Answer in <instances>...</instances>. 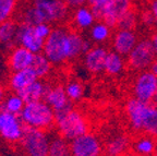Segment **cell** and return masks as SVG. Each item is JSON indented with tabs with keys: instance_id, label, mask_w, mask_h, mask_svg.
<instances>
[{
	"instance_id": "cell-37",
	"label": "cell",
	"mask_w": 157,
	"mask_h": 156,
	"mask_svg": "<svg viewBox=\"0 0 157 156\" xmlns=\"http://www.w3.org/2000/svg\"><path fill=\"white\" fill-rule=\"evenodd\" d=\"M150 39H151V41H152L153 48H154L155 54H156V56H157V31H155V32L152 33Z\"/></svg>"
},
{
	"instance_id": "cell-6",
	"label": "cell",
	"mask_w": 157,
	"mask_h": 156,
	"mask_svg": "<svg viewBox=\"0 0 157 156\" xmlns=\"http://www.w3.org/2000/svg\"><path fill=\"white\" fill-rule=\"evenodd\" d=\"M156 57L151 39L141 38L132 51L127 56V66L136 72L150 70Z\"/></svg>"
},
{
	"instance_id": "cell-12",
	"label": "cell",
	"mask_w": 157,
	"mask_h": 156,
	"mask_svg": "<svg viewBox=\"0 0 157 156\" xmlns=\"http://www.w3.org/2000/svg\"><path fill=\"white\" fill-rule=\"evenodd\" d=\"M139 41V36L134 29H117L113 35V50L127 57Z\"/></svg>"
},
{
	"instance_id": "cell-41",
	"label": "cell",
	"mask_w": 157,
	"mask_h": 156,
	"mask_svg": "<svg viewBox=\"0 0 157 156\" xmlns=\"http://www.w3.org/2000/svg\"><path fill=\"white\" fill-rule=\"evenodd\" d=\"M152 156H157V150H156V152H155V153L154 154H153V155Z\"/></svg>"
},
{
	"instance_id": "cell-36",
	"label": "cell",
	"mask_w": 157,
	"mask_h": 156,
	"mask_svg": "<svg viewBox=\"0 0 157 156\" xmlns=\"http://www.w3.org/2000/svg\"><path fill=\"white\" fill-rule=\"evenodd\" d=\"M152 12L153 17L155 18V21L157 23V0H150V9H148Z\"/></svg>"
},
{
	"instance_id": "cell-21",
	"label": "cell",
	"mask_w": 157,
	"mask_h": 156,
	"mask_svg": "<svg viewBox=\"0 0 157 156\" xmlns=\"http://www.w3.org/2000/svg\"><path fill=\"white\" fill-rule=\"evenodd\" d=\"M49 86H50V83L44 81V79H38L17 94H20V96L24 99L25 103L42 100L46 96Z\"/></svg>"
},
{
	"instance_id": "cell-27",
	"label": "cell",
	"mask_w": 157,
	"mask_h": 156,
	"mask_svg": "<svg viewBox=\"0 0 157 156\" xmlns=\"http://www.w3.org/2000/svg\"><path fill=\"white\" fill-rule=\"evenodd\" d=\"M31 69L34 71L38 79H45L52 72V64L48 60V58L43 53L35 54L34 60H33Z\"/></svg>"
},
{
	"instance_id": "cell-32",
	"label": "cell",
	"mask_w": 157,
	"mask_h": 156,
	"mask_svg": "<svg viewBox=\"0 0 157 156\" xmlns=\"http://www.w3.org/2000/svg\"><path fill=\"white\" fill-rule=\"evenodd\" d=\"M109 1L110 0H87V5L91 7L92 11L94 12L98 21H101V19H103L104 10Z\"/></svg>"
},
{
	"instance_id": "cell-24",
	"label": "cell",
	"mask_w": 157,
	"mask_h": 156,
	"mask_svg": "<svg viewBox=\"0 0 157 156\" xmlns=\"http://www.w3.org/2000/svg\"><path fill=\"white\" fill-rule=\"evenodd\" d=\"M142 133L157 139V108L153 103L148 105L145 111L142 124Z\"/></svg>"
},
{
	"instance_id": "cell-35",
	"label": "cell",
	"mask_w": 157,
	"mask_h": 156,
	"mask_svg": "<svg viewBox=\"0 0 157 156\" xmlns=\"http://www.w3.org/2000/svg\"><path fill=\"white\" fill-rule=\"evenodd\" d=\"M63 1L71 9H76V8L85 6V3H87V0H63Z\"/></svg>"
},
{
	"instance_id": "cell-18",
	"label": "cell",
	"mask_w": 157,
	"mask_h": 156,
	"mask_svg": "<svg viewBox=\"0 0 157 156\" xmlns=\"http://www.w3.org/2000/svg\"><path fill=\"white\" fill-rule=\"evenodd\" d=\"M17 33L19 25L11 20L0 23V48L3 50H11L19 45Z\"/></svg>"
},
{
	"instance_id": "cell-31",
	"label": "cell",
	"mask_w": 157,
	"mask_h": 156,
	"mask_svg": "<svg viewBox=\"0 0 157 156\" xmlns=\"http://www.w3.org/2000/svg\"><path fill=\"white\" fill-rule=\"evenodd\" d=\"M17 7V0H0V23L6 22L12 17Z\"/></svg>"
},
{
	"instance_id": "cell-29",
	"label": "cell",
	"mask_w": 157,
	"mask_h": 156,
	"mask_svg": "<svg viewBox=\"0 0 157 156\" xmlns=\"http://www.w3.org/2000/svg\"><path fill=\"white\" fill-rule=\"evenodd\" d=\"M64 90H66L69 99L71 100L72 103L80 102L82 99V97H83L84 86L78 80H71L67 82V84L64 85Z\"/></svg>"
},
{
	"instance_id": "cell-26",
	"label": "cell",
	"mask_w": 157,
	"mask_h": 156,
	"mask_svg": "<svg viewBox=\"0 0 157 156\" xmlns=\"http://www.w3.org/2000/svg\"><path fill=\"white\" fill-rule=\"evenodd\" d=\"M111 27L104 21H97L90 29V39L95 44H104L110 39Z\"/></svg>"
},
{
	"instance_id": "cell-40",
	"label": "cell",
	"mask_w": 157,
	"mask_h": 156,
	"mask_svg": "<svg viewBox=\"0 0 157 156\" xmlns=\"http://www.w3.org/2000/svg\"><path fill=\"white\" fill-rule=\"evenodd\" d=\"M153 104H154V105L156 106V108H157V95H156V97H155V99H154V102H153Z\"/></svg>"
},
{
	"instance_id": "cell-39",
	"label": "cell",
	"mask_w": 157,
	"mask_h": 156,
	"mask_svg": "<svg viewBox=\"0 0 157 156\" xmlns=\"http://www.w3.org/2000/svg\"><path fill=\"white\" fill-rule=\"evenodd\" d=\"M150 70L157 76V57H156V59L154 60V62H153V64H152V67H151Z\"/></svg>"
},
{
	"instance_id": "cell-10",
	"label": "cell",
	"mask_w": 157,
	"mask_h": 156,
	"mask_svg": "<svg viewBox=\"0 0 157 156\" xmlns=\"http://www.w3.org/2000/svg\"><path fill=\"white\" fill-rule=\"evenodd\" d=\"M151 103H145L135 97H130L124 104V114L131 130L142 133V124L145 111Z\"/></svg>"
},
{
	"instance_id": "cell-16",
	"label": "cell",
	"mask_w": 157,
	"mask_h": 156,
	"mask_svg": "<svg viewBox=\"0 0 157 156\" xmlns=\"http://www.w3.org/2000/svg\"><path fill=\"white\" fill-rule=\"evenodd\" d=\"M132 149V141L128 134L118 133L108 139L104 146L105 156H128Z\"/></svg>"
},
{
	"instance_id": "cell-8",
	"label": "cell",
	"mask_w": 157,
	"mask_h": 156,
	"mask_svg": "<svg viewBox=\"0 0 157 156\" xmlns=\"http://www.w3.org/2000/svg\"><path fill=\"white\" fill-rule=\"evenodd\" d=\"M133 97L145 103H153L157 95V76L151 70L141 71L132 83Z\"/></svg>"
},
{
	"instance_id": "cell-17",
	"label": "cell",
	"mask_w": 157,
	"mask_h": 156,
	"mask_svg": "<svg viewBox=\"0 0 157 156\" xmlns=\"http://www.w3.org/2000/svg\"><path fill=\"white\" fill-rule=\"evenodd\" d=\"M35 54L22 46H15L11 49L8 57V64L11 71H20L31 68Z\"/></svg>"
},
{
	"instance_id": "cell-33",
	"label": "cell",
	"mask_w": 157,
	"mask_h": 156,
	"mask_svg": "<svg viewBox=\"0 0 157 156\" xmlns=\"http://www.w3.org/2000/svg\"><path fill=\"white\" fill-rule=\"evenodd\" d=\"M34 29L36 34L44 39H47V37L50 35L52 31V24H48V23H39V24L34 25Z\"/></svg>"
},
{
	"instance_id": "cell-5",
	"label": "cell",
	"mask_w": 157,
	"mask_h": 156,
	"mask_svg": "<svg viewBox=\"0 0 157 156\" xmlns=\"http://www.w3.org/2000/svg\"><path fill=\"white\" fill-rule=\"evenodd\" d=\"M52 134L48 131L26 128L20 146L24 156H48Z\"/></svg>"
},
{
	"instance_id": "cell-38",
	"label": "cell",
	"mask_w": 157,
	"mask_h": 156,
	"mask_svg": "<svg viewBox=\"0 0 157 156\" xmlns=\"http://www.w3.org/2000/svg\"><path fill=\"white\" fill-rule=\"evenodd\" d=\"M6 96V92H5V88L2 86V84L0 83V105H1V103L3 102V98Z\"/></svg>"
},
{
	"instance_id": "cell-11",
	"label": "cell",
	"mask_w": 157,
	"mask_h": 156,
	"mask_svg": "<svg viewBox=\"0 0 157 156\" xmlns=\"http://www.w3.org/2000/svg\"><path fill=\"white\" fill-rule=\"evenodd\" d=\"M45 41L46 39L39 37L36 34L34 25L26 24V23H22L21 25H19L17 41L20 46L29 49L34 54H40L44 50Z\"/></svg>"
},
{
	"instance_id": "cell-2",
	"label": "cell",
	"mask_w": 157,
	"mask_h": 156,
	"mask_svg": "<svg viewBox=\"0 0 157 156\" xmlns=\"http://www.w3.org/2000/svg\"><path fill=\"white\" fill-rule=\"evenodd\" d=\"M70 8L63 0H29L21 10L22 23L58 24L67 21Z\"/></svg>"
},
{
	"instance_id": "cell-14",
	"label": "cell",
	"mask_w": 157,
	"mask_h": 156,
	"mask_svg": "<svg viewBox=\"0 0 157 156\" xmlns=\"http://www.w3.org/2000/svg\"><path fill=\"white\" fill-rule=\"evenodd\" d=\"M132 9L133 0H110L104 10L101 21L113 29L117 26L120 18Z\"/></svg>"
},
{
	"instance_id": "cell-1",
	"label": "cell",
	"mask_w": 157,
	"mask_h": 156,
	"mask_svg": "<svg viewBox=\"0 0 157 156\" xmlns=\"http://www.w3.org/2000/svg\"><path fill=\"white\" fill-rule=\"evenodd\" d=\"M92 47V41L84 38L76 29L57 25L45 41L43 54L52 66H61L84 56Z\"/></svg>"
},
{
	"instance_id": "cell-28",
	"label": "cell",
	"mask_w": 157,
	"mask_h": 156,
	"mask_svg": "<svg viewBox=\"0 0 157 156\" xmlns=\"http://www.w3.org/2000/svg\"><path fill=\"white\" fill-rule=\"evenodd\" d=\"M25 104L26 103L20 96V94L11 92L9 94H6L5 98H3V102L1 103V106L6 110H8V111L15 114V115H20L22 112Z\"/></svg>"
},
{
	"instance_id": "cell-3",
	"label": "cell",
	"mask_w": 157,
	"mask_h": 156,
	"mask_svg": "<svg viewBox=\"0 0 157 156\" xmlns=\"http://www.w3.org/2000/svg\"><path fill=\"white\" fill-rule=\"evenodd\" d=\"M55 128L58 134L69 142L90 132V122L81 110L72 107L63 111L56 112Z\"/></svg>"
},
{
	"instance_id": "cell-19",
	"label": "cell",
	"mask_w": 157,
	"mask_h": 156,
	"mask_svg": "<svg viewBox=\"0 0 157 156\" xmlns=\"http://www.w3.org/2000/svg\"><path fill=\"white\" fill-rule=\"evenodd\" d=\"M36 80H38V78L31 68L12 71L9 76V88L12 92L20 93Z\"/></svg>"
},
{
	"instance_id": "cell-42",
	"label": "cell",
	"mask_w": 157,
	"mask_h": 156,
	"mask_svg": "<svg viewBox=\"0 0 157 156\" xmlns=\"http://www.w3.org/2000/svg\"><path fill=\"white\" fill-rule=\"evenodd\" d=\"M128 156H136V155H134V154H133V155H128Z\"/></svg>"
},
{
	"instance_id": "cell-20",
	"label": "cell",
	"mask_w": 157,
	"mask_h": 156,
	"mask_svg": "<svg viewBox=\"0 0 157 156\" xmlns=\"http://www.w3.org/2000/svg\"><path fill=\"white\" fill-rule=\"evenodd\" d=\"M96 17L90 6H82L74 9L72 14V24L78 31L90 29L96 22Z\"/></svg>"
},
{
	"instance_id": "cell-23",
	"label": "cell",
	"mask_w": 157,
	"mask_h": 156,
	"mask_svg": "<svg viewBox=\"0 0 157 156\" xmlns=\"http://www.w3.org/2000/svg\"><path fill=\"white\" fill-rule=\"evenodd\" d=\"M127 67V59L115 50H109L105 62V73L110 76H120Z\"/></svg>"
},
{
	"instance_id": "cell-13",
	"label": "cell",
	"mask_w": 157,
	"mask_h": 156,
	"mask_svg": "<svg viewBox=\"0 0 157 156\" xmlns=\"http://www.w3.org/2000/svg\"><path fill=\"white\" fill-rule=\"evenodd\" d=\"M109 50L101 45L92 47L83 56V64L86 70L92 74H101L105 72V62Z\"/></svg>"
},
{
	"instance_id": "cell-7",
	"label": "cell",
	"mask_w": 157,
	"mask_h": 156,
	"mask_svg": "<svg viewBox=\"0 0 157 156\" xmlns=\"http://www.w3.org/2000/svg\"><path fill=\"white\" fill-rule=\"evenodd\" d=\"M26 126L20 115L6 110L0 105V138L8 143H20Z\"/></svg>"
},
{
	"instance_id": "cell-22",
	"label": "cell",
	"mask_w": 157,
	"mask_h": 156,
	"mask_svg": "<svg viewBox=\"0 0 157 156\" xmlns=\"http://www.w3.org/2000/svg\"><path fill=\"white\" fill-rule=\"evenodd\" d=\"M157 150V139L141 134L132 142V152L136 156H152Z\"/></svg>"
},
{
	"instance_id": "cell-25",
	"label": "cell",
	"mask_w": 157,
	"mask_h": 156,
	"mask_svg": "<svg viewBox=\"0 0 157 156\" xmlns=\"http://www.w3.org/2000/svg\"><path fill=\"white\" fill-rule=\"evenodd\" d=\"M48 156H72L70 142L60 134H52Z\"/></svg>"
},
{
	"instance_id": "cell-15",
	"label": "cell",
	"mask_w": 157,
	"mask_h": 156,
	"mask_svg": "<svg viewBox=\"0 0 157 156\" xmlns=\"http://www.w3.org/2000/svg\"><path fill=\"white\" fill-rule=\"evenodd\" d=\"M44 100L55 110V112L63 111L73 107V103L69 99L64 86L61 84H50Z\"/></svg>"
},
{
	"instance_id": "cell-4",
	"label": "cell",
	"mask_w": 157,
	"mask_h": 156,
	"mask_svg": "<svg viewBox=\"0 0 157 156\" xmlns=\"http://www.w3.org/2000/svg\"><path fill=\"white\" fill-rule=\"evenodd\" d=\"M20 116L27 128L49 131L56 123V112L44 99L26 103Z\"/></svg>"
},
{
	"instance_id": "cell-9",
	"label": "cell",
	"mask_w": 157,
	"mask_h": 156,
	"mask_svg": "<svg viewBox=\"0 0 157 156\" xmlns=\"http://www.w3.org/2000/svg\"><path fill=\"white\" fill-rule=\"evenodd\" d=\"M72 156H103L104 147L101 139L87 132L70 142Z\"/></svg>"
},
{
	"instance_id": "cell-34",
	"label": "cell",
	"mask_w": 157,
	"mask_h": 156,
	"mask_svg": "<svg viewBox=\"0 0 157 156\" xmlns=\"http://www.w3.org/2000/svg\"><path fill=\"white\" fill-rule=\"evenodd\" d=\"M140 20H141V22H142V24L146 27H153L155 24H157L156 21H155V18L153 17L152 12H151L150 10L143 11L140 17Z\"/></svg>"
},
{
	"instance_id": "cell-30",
	"label": "cell",
	"mask_w": 157,
	"mask_h": 156,
	"mask_svg": "<svg viewBox=\"0 0 157 156\" xmlns=\"http://www.w3.org/2000/svg\"><path fill=\"white\" fill-rule=\"evenodd\" d=\"M137 23H139V15L137 12L133 8L132 10L128 11L124 15L120 18V20L118 21L117 29H134L136 27Z\"/></svg>"
}]
</instances>
